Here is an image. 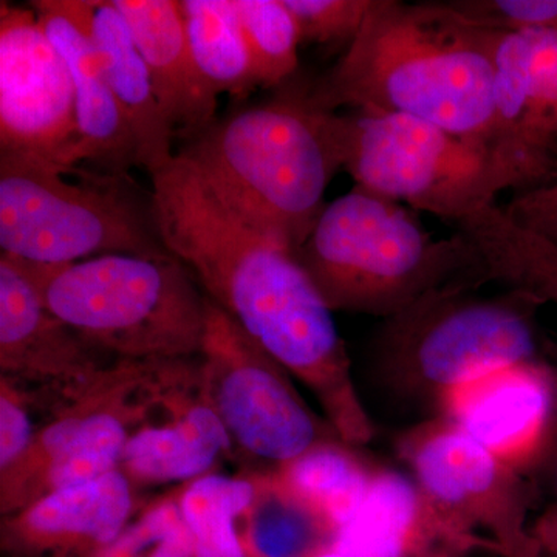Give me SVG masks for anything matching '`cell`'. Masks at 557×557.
<instances>
[{
	"instance_id": "33",
	"label": "cell",
	"mask_w": 557,
	"mask_h": 557,
	"mask_svg": "<svg viewBox=\"0 0 557 557\" xmlns=\"http://www.w3.org/2000/svg\"><path fill=\"white\" fill-rule=\"evenodd\" d=\"M531 530L541 548L542 557H557V504H549L533 520Z\"/></svg>"
},
{
	"instance_id": "6",
	"label": "cell",
	"mask_w": 557,
	"mask_h": 557,
	"mask_svg": "<svg viewBox=\"0 0 557 557\" xmlns=\"http://www.w3.org/2000/svg\"><path fill=\"white\" fill-rule=\"evenodd\" d=\"M129 174L0 152V249L38 265L163 255L152 193Z\"/></svg>"
},
{
	"instance_id": "2",
	"label": "cell",
	"mask_w": 557,
	"mask_h": 557,
	"mask_svg": "<svg viewBox=\"0 0 557 557\" xmlns=\"http://www.w3.org/2000/svg\"><path fill=\"white\" fill-rule=\"evenodd\" d=\"M493 36L449 2L372 0L357 38L307 97L325 112L412 116L493 148Z\"/></svg>"
},
{
	"instance_id": "16",
	"label": "cell",
	"mask_w": 557,
	"mask_h": 557,
	"mask_svg": "<svg viewBox=\"0 0 557 557\" xmlns=\"http://www.w3.org/2000/svg\"><path fill=\"white\" fill-rule=\"evenodd\" d=\"M134 502L131 480L116 469L2 516L0 544L11 557H91L126 530Z\"/></svg>"
},
{
	"instance_id": "36",
	"label": "cell",
	"mask_w": 557,
	"mask_h": 557,
	"mask_svg": "<svg viewBox=\"0 0 557 557\" xmlns=\"http://www.w3.org/2000/svg\"><path fill=\"white\" fill-rule=\"evenodd\" d=\"M314 557H346V556H344L343 553H339L338 549L330 547L327 549H324V552L318 553V555Z\"/></svg>"
},
{
	"instance_id": "31",
	"label": "cell",
	"mask_w": 557,
	"mask_h": 557,
	"mask_svg": "<svg viewBox=\"0 0 557 557\" xmlns=\"http://www.w3.org/2000/svg\"><path fill=\"white\" fill-rule=\"evenodd\" d=\"M449 3L483 27L557 33V0H456Z\"/></svg>"
},
{
	"instance_id": "12",
	"label": "cell",
	"mask_w": 557,
	"mask_h": 557,
	"mask_svg": "<svg viewBox=\"0 0 557 557\" xmlns=\"http://www.w3.org/2000/svg\"><path fill=\"white\" fill-rule=\"evenodd\" d=\"M76 143L67 62L32 7L0 3V152L72 166Z\"/></svg>"
},
{
	"instance_id": "15",
	"label": "cell",
	"mask_w": 557,
	"mask_h": 557,
	"mask_svg": "<svg viewBox=\"0 0 557 557\" xmlns=\"http://www.w3.org/2000/svg\"><path fill=\"white\" fill-rule=\"evenodd\" d=\"M157 387L152 416L127 442L121 471L139 485L203 478L233 442L205 395L199 358L161 361Z\"/></svg>"
},
{
	"instance_id": "34",
	"label": "cell",
	"mask_w": 557,
	"mask_h": 557,
	"mask_svg": "<svg viewBox=\"0 0 557 557\" xmlns=\"http://www.w3.org/2000/svg\"><path fill=\"white\" fill-rule=\"evenodd\" d=\"M533 474H536L542 491L552 498V504H557V429L547 453L542 457Z\"/></svg>"
},
{
	"instance_id": "5",
	"label": "cell",
	"mask_w": 557,
	"mask_h": 557,
	"mask_svg": "<svg viewBox=\"0 0 557 557\" xmlns=\"http://www.w3.org/2000/svg\"><path fill=\"white\" fill-rule=\"evenodd\" d=\"M17 260L47 309L109 358L200 357L207 295L171 252L108 255L67 265Z\"/></svg>"
},
{
	"instance_id": "11",
	"label": "cell",
	"mask_w": 557,
	"mask_h": 557,
	"mask_svg": "<svg viewBox=\"0 0 557 557\" xmlns=\"http://www.w3.org/2000/svg\"><path fill=\"white\" fill-rule=\"evenodd\" d=\"M397 453L440 520L478 548L500 557H542L520 474L446 418L403 432Z\"/></svg>"
},
{
	"instance_id": "4",
	"label": "cell",
	"mask_w": 557,
	"mask_h": 557,
	"mask_svg": "<svg viewBox=\"0 0 557 557\" xmlns=\"http://www.w3.org/2000/svg\"><path fill=\"white\" fill-rule=\"evenodd\" d=\"M333 113L311 106L307 86H289L269 102L215 120L178 153L299 251L327 205L325 189L343 171Z\"/></svg>"
},
{
	"instance_id": "10",
	"label": "cell",
	"mask_w": 557,
	"mask_h": 557,
	"mask_svg": "<svg viewBox=\"0 0 557 557\" xmlns=\"http://www.w3.org/2000/svg\"><path fill=\"white\" fill-rule=\"evenodd\" d=\"M152 406V361H116L86 394L54 410L27 453L0 472V515L120 469Z\"/></svg>"
},
{
	"instance_id": "29",
	"label": "cell",
	"mask_w": 557,
	"mask_h": 557,
	"mask_svg": "<svg viewBox=\"0 0 557 557\" xmlns=\"http://www.w3.org/2000/svg\"><path fill=\"white\" fill-rule=\"evenodd\" d=\"M298 24L300 44L339 46L357 38L372 0H282Z\"/></svg>"
},
{
	"instance_id": "1",
	"label": "cell",
	"mask_w": 557,
	"mask_h": 557,
	"mask_svg": "<svg viewBox=\"0 0 557 557\" xmlns=\"http://www.w3.org/2000/svg\"><path fill=\"white\" fill-rule=\"evenodd\" d=\"M150 180L166 251L212 302L309 388L344 443L372 442L375 424L355 384L346 343L296 248L226 200L180 153Z\"/></svg>"
},
{
	"instance_id": "3",
	"label": "cell",
	"mask_w": 557,
	"mask_h": 557,
	"mask_svg": "<svg viewBox=\"0 0 557 557\" xmlns=\"http://www.w3.org/2000/svg\"><path fill=\"white\" fill-rule=\"evenodd\" d=\"M298 258L330 310L383 319L434 289L490 284L460 233L437 239L398 201L358 186L325 205Z\"/></svg>"
},
{
	"instance_id": "8",
	"label": "cell",
	"mask_w": 557,
	"mask_h": 557,
	"mask_svg": "<svg viewBox=\"0 0 557 557\" xmlns=\"http://www.w3.org/2000/svg\"><path fill=\"white\" fill-rule=\"evenodd\" d=\"M333 132L355 186L449 223L493 203L502 190L534 188L500 150L412 116L335 112Z\"/></svg>"
},
{
	"instance_id": "25",
	"label": "cell",
	"mask_w": 557,
	"mask_h": 557,
	"mask_svg": "<svg viewBox=\"0 0 557 557\" xmlns=\"http://www.w3.org/2000/svg\"><path fill=\"white\" fill-rule=\"evenodd\" d=\"M493 30V148L522 166L534 185H544L552 174L531 159L522 146L531 60L530 36L527 32Z\"/></svg>"
},
{
	"instance_id": "7",
	"label": "cell",
	"mask_w": 557,
	"mask_h": 557,
	"mask_svg": "<svg viewBox=\"0 0 557 557\" xmlns=\"http://www.w3.org/2000/svg\"><path fill=\"white\" fill-rule=\"evenodd\" d=\"M480 285L434 289L383 319L373 369L398 397L429 405L490 370L536 361L534 314L542 304L518 289L483 295Z\"/></svg>"
},
{
	"instance_id": "14",
	"label": "cell",
	"mask_w": 557,
	"mask_h": 557,
	"mask_svg": "<svg viewBox=\"0 0 557 557\" xmlns=\"http://www.w3.org/2000/svg\"><path fill=\"white\" fill-rule=\"evenodd\" d=\"M116 359L54 317L20 260L0 255V376L64 406L86 394Z\"/></svg>"
},
{
	"instance_id": "24",
	"label": "cell",
	"mask_w": 557,
	"mask_h": 557,
	"mask_svg": "<svg viewBox=\"0 0 557 557\" xmlns=\"http://www.w3.org/2000/svg\"><path fill=\"white\" fill-rule=\"evenodd\" d=\"M256 497V480L209 474L180 491V508L194 539L196 557H247L236 522Z\"/></svg>"
},
{
	"instance_id": "21",
	"label": "cell",
	"mask_w": 557,
	"mask_h": 557,
	"mask_svg": "<svg viewBox=\"0 0 557 557\" xmlns=\"http://www.w3.org/2000/svg\"><path fill=\"white\" fill-rule=\"evenodd\" d=\"M180 7L190 61L208 97L245 100L258 86L233 0H183Z\"/></svg>"
},
{
	"instance_id": "23",
	"label": "cell",
	"mask_w": 557,
	"mask_h": 557,
	"mask_svg": "<svg viewBox=\"0 0 557 557\" xmlns=\"http://www.w3.org/2000/svg\"><path fill=\"white\" fill-rule=\"evenodd\" d=\"M355 448L344 442L325 443L278 471L338 534L357 516L383 469Z\"/></svg>"
},
{
	"instance_id": "26",
	"label": "cell",
	"mask_w": 557,
	"mask_h": 557,
	"mask_svg": "<svg viewBox=\"0 0 557 557\" xmlns=\"http://www.w3.org/2000/svg\"><path fill=\"white\" fill-rule=\"evenodd\" d=\"M251 57L256 86L273 89L298 70V24L282 0H233Z\"/></svg>"
},
{
	"instance_id": "18",
	"label": "cell",
	"mask_w": 557,
	"mask_h": 557,
	"mask_svg": "<svg viewBox=\"0 0 557 557\" xmlns=\"http://www.w3.org/2000/svg\"><path fill=\"white\" fill-rule=\"evenodd\" d=\"M145 60L160 108L175 138L196 137L218 116V101L201 86L190 61L182 7L174 0H112Z\"/></svg>"
},
{
	"instance_id": "28",
	"label": "cell",
	"mask_w": 557,
	"mask_h": 557,
	"mask_svg": "<svg viewBox=\"0 0 557 557\" xmlns=\"http://www.w3.org/2000/svg\"><path fill=\"white\" fill-rule=\"evenodd\" d=\"M190 556L194 539L183 518L178 493L150 505L112 544L91 557Z\"/></svg>"
},
{
	"instance_id": "19",
	"label": "cell",
	"mask_w": 557,
	"mask_h": 557,
	"mask_svg": "<svg viewBox=\"0 0 557 557\" xmlns=\"http://www.w3.org/2000/svg\"><path fill=\"white\" fill-rule=\"evenodd\" d=\"M78 7L100 53L110 90L135 139L138 168L152 175L174 159L175 134L160 108L148 65L112 0H78Z\"/></svg>"
},
{
	"instance_id": "20",
	"label": "cell",
	"mask_w": 557,
	"mask_h": 557,
	"mask_svg": "<svg viewBox=\"0 0 557 557\" xmlns=\"http://www.w3.org/2000/svg\"><path fill=\"white\" fill-rule=\"evenodd\" d=\"M474 245L490 282L557 306V245L518 225L496 201L453 223Z\"/></svg>"
},
{
	"instance_id": "9",
	"label": "cell",
	"mask_w": 557,
	"mask_h": 557,
	"mask_svg": "<svg viewBox=\"0 0 557 557\" xmlns=\"http://www.w3.org/2000/svg\"><path fill=\"white\" fill-rule=\"evenodd\" d=\"M199 361L205 395L231 442L270 472L325 443L343 442L307 405L287 370L208 296Z\"/></svg>"
},
{
	"instance_id": "37",
	"label": "cell",
	"mask_w": 557,
	"mask_h": 557,
	"mask_svg": "<svg viewBox=\"0 0 557 557\" xmlns=\"http://www.w3.org/2000/svg\"><path fill=\"white\" fill-rule=\"evenodd\" d=\"M553 369H555V368H553ZM555 370H556V373H557V369H555Z\"/></svg>"
},
{
	"instance_id": "27",
	"label": "cell",
	"mask_w": 557,
	"mask_h": 557,
	"mask_svg": "<svg viewBox=\"0 0 557 557\" xmlns=\"http://www.w3.org/2000/svg\"><path fill=\"white\" fill-rule=\"evenodd\" d=\"M527 33L531 60L522 146L553 177L557 171V33Z\"/></svg>"
},
{
	"instance_id": "22",
	"label": "cell",
	"mask_w": 557,
	"mask_h": 557,
	"mask_svg": "<svg viewBox=\"0 0 557 557\" xmlns=\"http://www.w3.org/2000/svg\"><path fill=\"white\" fill-rule=\"evenodd\" d=\"M255 480L256 497L245 515L247 548L252 556L314 557L335 545V528L278 472Z\"/></svg>"
},
{
	"instance_id": "32",
	"label": "cell",
	"mask_w": 557,
	"mask_h": 557,
	"mask_svg": "<svg viewBox=\"0 0 557 557\" xmlns=\"http://www.w3.org/2000/svg\"><path fill=\"white\" fill-rule=\"evenodd\" d=\"M504 209L522 228L557 245V171L544 185L515 193Z\"/></svg>"
},
{
	"instance_id": "13",
	"label": "cell",
	"mask_w": 557,
	"mask_h": 557,
	"mask_svg": "<svg viewBox=\"0 0 557 557\" xmlns=\"http://www.w3.org/2000/svg\"><path fill=\"white\" fill-rule=\"evenodd\" d=\"M520 474H533L557 429V373L541 359L516 362L450 388L435 405Z\"/></svg>"
},
{
	"instance_id": "35",
	"label": "cell",
	"mask_w": 557,
	"mask_h": 557,
	"mask_svg": "<svg viewBox=\"0 0 557 557\" xmlns=\"http://www.w3.org/2000/svg\"><path fill=\"white\" fill-rule=\"evenodd\" d=\"M468 553L467 548L458 547V545H440V547L428 549V552L413 557H463Z\"/></svg>"
},
{
	"instance_id": "17",
	"label": "cell",
	"mask_w": 557,
	"mask_h": 557,
	"mask_svg": "<svg viewBox=\"0 0 557 557\" xmlns=\"http://www.w3.org/2000/svg\"><path fill=\"white\" fill-rule=\"evenodd\" d=\"M30 7L72 75L78 143L70 164L87 161L95 170L129 174L138 168L137 146L110 90L78 0H36Z\"/></svg>"
},
{
	"instance_id": "30",
	"label": "cell",
	"mask_w": 557,
	"mask_h": 557,
	"mask_svg": "<svg viewBox=\"0 0 557 557\" xmlns=\"http://www.w3.org/2000/svg\"><path fill=\"white\" fill-rule=\"evenodd\" d=\"M36 406L57 410V403L47 395L0 376V472L13 467L30 448L38 432L32 417Z\"/></svg>"
}]
</instances>
